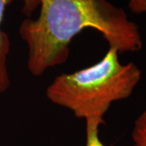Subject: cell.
Segmentation results:
<instances>
[{
    "mask_svg": "<svg viewBox=\"0 0 146 146\" xmlns=\"http://www.w3.org/2000/svg\"><path fill=\"white\" fill-rule=\"evenodd\" d=\"M39 6L38 17L27 18L19 29L28 46L27 67L33 76L65 63L73 37L84 29L99 32L119 54L142 48L139 27L108 0H39Z\"/></svg>",
    "mask_w": 146,
    "mask_h": 146,
    "instance_id": "1",
    "label": "cell"
},
{
    "mask_svg": "<svg viewBox=\"0 0 146 146\" xmlns=\"http://www.w3.org/2000/svg\"><path fill=\"white\" fill-rule=\"evenodd\" d=\"M131 138L134 146H146V110L135 120Z\"/></svg>",
    "mask_w": 146,
    "mask_h": 146,
    "instance_id": "4",
    "label": "cell"
},
{
    "mask_svg": "<svg viewBox=\"0 0 146 146\" xmlns=\"http://www.w3.org/2000/svg\"><path fill=\"white\" fill-rule=\"evenodd\" d=\"M14 0H0V98L10 86V77L7 68V56L10 52V40L2 29V22L7 7ZM39 7V0H24L23 12L30 16Z\"/></svg>",
    "mask_w": 146,
    "mask_h": 146,
    "instance_id": "3",
    "label": "cell"
},
{
    "mask_svg": "<svg viewBox=\"0 0 146 146\" xmlns=\"http://www.w3.org/2000/svg\"><path fill=\"white\" fill-rule=\"evenodd\" d=\"M119 54L115 48L109 47L98 63L58 76L47 88V98L70 110L78 119L105 124L103 117L111 104L129 98L141 80L138 66L121 63Z\"/></svg>",
    "mask_w": 146,
    "mask_h": 146,
    "instance_id": "2",
    "label": "cell"
},
{
    "mask_svg": "<svg viewBox=\"0 0 146 146\" xmlns=\"http://www.w3.org/2000/svg\"><path fill=\"white\" fill-rule=\"evenodd\" d=\"M128 8L135 14L146 13V0H128Z\"/></svg>",
    "mask_w": 146,
    "mask_h": 146,
    "instance_id": "6",
    "label": "cell"
},
{
    "mask_svg": "<svg viewBox=\"0 0 146 146\" xmlns=\"http://www.w3.org/2000/svg\"><path fill=\"white\" fill-rule=\"evenodd\" d=\"M86 144L85 146H105L98 136L99 127L102 125L98 121H86Z\"/></svg>",
    "mask_w": 146,
    "mask_h": 146,
    "instance_id": "5",
    "label": "cell"
}]
</instances>
